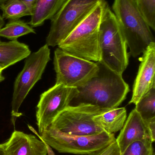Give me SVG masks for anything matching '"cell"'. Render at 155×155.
<instances>
[{
  "mask_svg": "<svg viewBox=\"0 0 155 155\" xmlns=\"http://www.w3.org/2000/svg\"><path fill=\"white\" fill-rule=\"evenodd\" d=\"M96 63L99 69L96 74L85 84L77 88L78 93L70 106L86 104L109 110L118 107L126 98L130 88L123 75L101 62Z\"/></svg>",
  "mask_w": 155,
  "mask_h": 155,
  "instance_id": "cell-1",
  "label": "cell"
},
{
  "mask_svg": "<svg viewBox=\"0 0 155 155\" xmlns=\"http://www.w3.org/2000/svg\"><path fill=\"white\" fill-rule=\"evenodd\" d=\"M109 6L101 1L59 45L71 55L95 62L100 61L98 31L104 14Z\"/></svg>",
  "mask_w": 155,
  "mask_h": 155,
  "instance_id": "cell-2",
  "label": "cell"
},
{
  "mask_svg": "<svg viewBox=\"0 0 155 155\" xmlns=\"http://www.w3.org/2000/svg\"><path fill=\"white\" fill-rule=\"evenodd\" d=\"M113 12L133 57L143 53L155 38L135 0H114Z\"/></svg>",
  "mask_w": 155,
  "mask_h": 155,
  "instance_id": "cell-3",
  "label": "cell"
},
{
  "mask_svg": "<svg viewBox=\"0 0 155 155\" xmlns=\"http://www.w3.org/2000/svg\"><path fill=\"white\" fill-rule=\"evenodd\" d=\"M98 37L100 61L123 75L129 63L128 46L122 29L109 6L100 23Z\"/></svg>",
  "mask_w": 155,
  "mask_h": 155,
  "instance_id": "cell-4",
  "label": "cell"
},
{
  "mask_svg": "<svg viewBox=\"0 0 155 155\" xmlns=\"http://www.w3.org/2000/svg\"><path fill=\"white\" fill-rule=\"evenodd\" d=\"M40 138L59 153L82 155L100 151L116 141L114 134L105 132L93 135H74L50 126L40 134Z\"/></svg>",
  "mask_w": 155,
  "mask_h": 155,
  "instance_id": "cell-5",
  "label": "cell"
},
{
  "mask_svg": "<svg viewBox=\"0 0 155 155\" xmlns=\"http://www.w3.org/2000/svg\"><path fill=\"white\" fill-rule=\"evenodd\" d=\"M51 60L50 50L45 44L26 58L24 66L15 81L12 102V121L15 124L22 114L19 109L30 90L42 78L47 63Z\"/></svg>",
  "mask_w": 155,
  "mask_h": 155,
  "instance_id": "cell-6",
  "label": "cell"
},
{
  "mask_svg": "<svg viewBox=\"0 0 155 155\" xmlns=\"http://www.w3.org/2000/svg\"><path fill=\"white\" fill-rule=\"evenodd\" d=\"M101 1L66 0L51 20L46 45H59Z\"/></svg>",
  "mask_w": 155,
  "mask_h": 155,
  "instance_id": "cell-7",
  "label": "cell"
},
{
  "mask_svg": "<svg viewBox=\"0 0 155 155\" xmlns=\"http://www.w3.org/2000/svg\"><path fill=\"white\" fill-rule=\"evenodd\" d=\"M107 110L91 104L69 105L56 117L50 126L68 134H98L105 131L96 124L93 117Z\"/></svg>",
  "mask_w": 155,
  "mask_h": 155,
  "instance_id": "cell-8",
  "label": "cell"
},
{
  "mask_svg": "<svg viewBox=\"0 0 155 155\" xmlns=\"http://www.w3.org/2000/svg\"><path fill=\"white\" fill-rule=\"evenodd\" d=\"M56 84L78 88L85 84L98 71L97 63L71 55L59 48L54 52Z\"/></svg>",
  "mask_w": 155,
  "mask_h": 155,
  "instance_id": "cell-9",
  "label": "cell"
},
{
  "mask_svg": "<svg viewBox=\"0 0 155 155\" xmlns=\"http://www.w3.org/2000/svg\"><path fill=\"white\" fill-rule=\"evenodd\" d=\"M77 93V88L55 84L41 95L36 112L40 134L52 124L61 112L70 105Z\"/></svg>",
  "mask_w": 155,
  "mask_h": 155,
  "instance_id": "cell-10",
  "label": "cell"
},
{
  "mask_svg": "<svg viewBox=\"0 0 155 155\" xmlns=\"http://www.w3.org/2000/svg\"><path fill=\"white\" fill-rule=\"evenodd\" d=\"M139 60L141 64L129 102V104L135 105L148 91L155 87V42L148 46Z\"/></svg>",
  "mask_w": 155,
  "mask_h": 155,
  "instance_id": "cell-11",
  "label": "cell"
},
{
  "mask_svg": "<svg viewBox=\"0 0 155 155\" xmlns=\"http://www.w3.org/2000/svg\"><path fill=\"white\" fill-rule=\"evenodd\" d=\"M5 155H47L48 145L36 137L21 131L13 132L2 144Z\"/></svg>",
  "mask_w": 155,
  "mask_h": 155,
  "instance_id": "cell-12",
  "label": "cell"
},
{
  "mask_svg": "<svg viewBox=\"0 0 155 155\" xmlns=\"http://www.w3.org/2000/svg\"><path fill=\"white\" fill-rule=\"evenodd\" d=\"M120 131V134L116 138L120 154L134 142L146 139L152 141L144 122L135 109L130 113Z\"/></svg>",
  "mask_w": 155,
  "mask_h": 155,
  "instance_id": "cell-13",
  "label": "cell"
},
{
  "mask_svg": "<svg viewBox=\"0 0 155 155\" xmlns=\"http://www.w3.org/2000/svg\"><path fill=\"white\" fill-rule=\"evenodd\" d=\"M29 46L17 40L0 42V66L3 70L27 58L31 54Z\"/></svg>",
  "mask_w": 155,
  "mask_h": 155,
  "instance_id": "cell-14",
  "label": "cell"
},
{
  "mask_svg": "<svg viewBox=\"0 0 155 155\" xmlns=\"http://www.w3.org/2000/svg\"><path fill=\"white\" fill-rule=\"evenodd\" d=\"M66 0H36L28 24L32 27L42 25L45 21L52 20Z\"/></svg>",
  "mask_w": 155,
  "mask_h": 155,
  "instance_id": "cell-15",
  "label": "cell"
},
{
  "mask_svg": "<svg viewBox=\"0 0 155 155\" xmlns=\"http://www.w3.org/2000/svg\"><path fill=\"white\" fill-rule=\"evenodd\" d=\"M126 117L125 107H116L96 116L93 120L104 131L114 134L122 129L126 121Z\"/></svg>",
  "mask_w": 155,
  "mask_h": 155,
  "instance_id": "cell-16",
  "label": "cell"
},
{
  "mask_svg": "<svg viewBox=\"0 0 155 155\" xmlns=\"http://www.w3.org/2000/svg\"><path fill=\"white\" fill-rule=\"evenodd\" d=\"M2 17L10 20H18L25 16L31 15L32 9L21 0H7L0 4Z\"/></svg>",
  "mask_w": 155,
  "mask_h": 155,
  "instance_id": "cell-17",
  "label": "cell"
},
{
  "mask_svg": "<svg viewBox=\"0 0 155 155\" xmlns=\"http://www.w3.org/2000/svg\"><path fill=\"white\" fill-rule=\"evenodd\" d=\"M30 33L35 34V32L28 24L19 19L10 20L5 27L0 30V37L14 41Z\"/></svg>",
  "mask_w": 155,
  "mask_h": 155,
  "instance_id": "cell-18",
  "label": "cell"
},
{
  "mask_svg": "<svg viewBox=\"0 0 155 155\" xmlns=\"http://www.w3.org/2000/svg\"><path fill=\"white\" fill-rule=\"evenodd\" d=\"M155 87L147 93L136 104L135 109L144 122L155 118Z\"/></svg>",
  "mask_w": 155,
  "mask_h": 155,
  "instance_id": "cell-19",
  "label": "cell"
},
{
  "mask_svg": "<svg viewBox=\"0 0 155 155\" xmlns=\"http://www.w3.org/2000/svg\"><path fill=\"white\" fill-rule=\"evenodd\" d=\"M153 143L150 139L136 141L127 147L120 155H155Z\"/></svg>",
  "mask_w": 155,
  "mask_h": 155,
  "instance_id": "cell-20",
  "label": "cell"
},
{
  "mask_svg": "<svg viewBox=\"0 0 155 155\" xmlns=\"http://www.w3.org/2000/svg\"><path fill=\"white\" fill-rule=\"evenodd\" d=\"M137 8L149 27L155 31V0H135Z\"/></svg>",
  "mask_w": 155,
  "mask_h": 155,
  "instance_id": "cell-21",
  "label": "cell"
},
{
  "mask_svg": "<svg viewBox=\"0 0 155 155\" xmlns=\"http://www.w3.org/2000/svg\"><path fill=\"white\" fill-rule=\"evenodd\" d=\"M89 155H120V153L115 141L106 148Z\"/></svg>",
  "mask_w": 155,
  "mask_h": 155,
  "instance_id": "cell-22",
  "label": "cell"
},
{
  "mask_svg": "<svg viewBox=\"0 0 155 155\" xmlns=\"http://www.w3.org/2000/svg\"><path fill=\"white\" fill-rule=\"evenodd\" d=\"M149 134L151 137V140L153 143L155 141V118L144 122Z\"/></svg>",
  "mask_w": 155,
  "mask_h": 155,
  "instance_id": "cell-23",
  "label": "cell"
},
{
  "mask_svg": "<svg viewBox=\"0 0 155 155\" xmlns=\"http://www.w3.org/2000/svg\"><path fill=\"white\" fill-rule=\"evenodd\" d=\"M22 2L27 5L32 10L34 5L35 3L36 0H21Z\"/></svg>",
  "mask_w": 155,
  "mask_h": 155,
  "instance_id": "cell-24",
  "label": "cell"
},
{
  "mask_svg": "<svg viewBox=\"0 0 155 155\" xmlns=\"http://www.w3.org/2000/svg\"><path fill=\"white\" fill-rule=\"evenodd\" d=\"M5 24V21L4 20V18L2 17V16H1V15H0V30L2 29V28H3V26H4ZM1 41L0 40V42H1Z\"/></svg>",
  "mask_w": 155,
  "mask_h": 155,
  "instance_id": "cell-25",
  "label": "cell"
},
{
  "mask_svg": "<svg viewBox=\"0 0 155 155\" xmlns=\"http://www.w3.org/2000/svg\"><path fill=\"white\" fill-rule=\"evenodd\" d=\"M0 155H5L2 144H0Z\"/></svg>",
  "mask_w": 155,
  "mask_h": 155,
  "instance_id": "cell-26",
  "label": "cell"
},
{
  "mask_svg": "<svg viewBox=\"0 0 155 155\" xmlns=\"http://www.w3.org/2000/svg\"><path fill=\"white\" fill-rule=\"evenodd\" d=\"M5 79V77L3 76L2 74H0V82H2Z\"/></svg>",
  "mask_w": 155,
  "mask_h": 155,
  "instance_id": "cell-27",
  "label": "cell"
},
{
  "mask_svg": "<svg viewBox=\"0 0 155 155\" xmlns=\"http://www.w3.org/2000/svg\"><path fill=\"white\" fill-rule=\"evenodd\" d=\"M3 69L2 68V67L0 66V74H2V71H3Z\"/></svg>",
  "mask_w": 155,
  "mask_h": 155,
  "instance_id": "cell-28",
  "label": "cell"
},
{
  "mask_svg": "<svg viewBox=\"0 0 155 155\" xmlns=\"http://www.w3.org/2000/svg\"><path fill=\"white\" fill-rule=\"evenodd\" d=\"M7 1V0H0V4L4 2H6Z\"/></svg>",
  "mask_w": 155,
  "mask_h": 155,
  "instance_id": "cell-29",
  "label": "cell"
}]
</instances>
